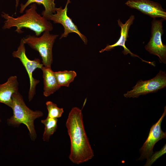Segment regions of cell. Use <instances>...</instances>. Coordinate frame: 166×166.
Wrapping results in <instances>:
<instances>
[{
    "mask_svg": "<svg viewBox=\"0 0 166 166\" xmlns=\"http://www.w3.org/2000/svg\"><path fill=\"white\" fill-rule=\"evenodd\" d=\"M70 141L69 158L73 163L80 164L91 160L94 153L84 127L83 116L79 108H73L66 122Z\"/></svg>",
    "mask_w": 166,
    "mask_h": 166,
    "instance_id": "obj_1",
    "label": "cell"
},
{
    "mask_svg": "<svg viewBox=\"0 0 166 166\" xmlns=\"http://www.w3.org/2000/svg\"><path fill=\"white\" fill-rule=\"evenodd\" d=\"M35 3L31 4L29 9L26 10L23 15L16 18L2 12V16L6 20L3 27V29H10L12 27L17 28L15 31L18 33L23 32L21 29L25 28L34 31L37 36L46 31H51L53 27L50 22L45 18L38 14Z\"/></svg>",
    "mask_w": 166,
    "mask_h": 166,
    "instance_id": "obj_2",
    "label": "cell"
},
{
    "mask_svg": "<svg viewBox=\"0 0 166 166\" xmlns=\"http://www.w3.org/2000/svg\"><path fill=\"white\" fill-rule=\"evenodd\" d=\"M12 99L13 104L11 108L13 115L7 119L8 124L14 127H18L22 124H25L29 131L31 140H35L37 135L34 121L36 119L43 116V113L40 110L33 111L28 107L18 91L13 95Z\"/></svg>",
    "mask_w": 166,
    "mask_h": 166,
    "instance_id": "obj_3",
    "label": "cell"
},
{
    "mask_svg": "<svg viewBox=\"0 0 166 166\" xmlns=\"http://www.w3.org/2000/svg\"><path fill=\"white\" fill-rule=\"evenodd\" d=\"M58 36L51 34L49 31H46L40 37L29 35L23 39L25 44L39 53L44 66L51 67L53 61L52 48Z\"/></svg>",
    "mask_w": 166,
    "mask_h": 166,
    "instance_id": "obj_4",
    "label": "cell"
},
{
    "mask_svg": "<svg viewBox=\"0 0 166 166\" xmlns=\"http://www.w3.org/2000/svg\"><path fill=\"white\" fill-rule=\"evenodd\" d=\"M25 44L23 38L21 39L17 50L14 51L12 54L14 57L19 59L28 74L30 83L28 99L30 101L36 94V86L40 82L39 80L33 77V72L37 69H41L43 65L41 63L40 60L38 58H35L34 60H30L27 57L26 54Z\"/></svg>",
    "mask_w": 166,
    "mask_h": 166,
    "instance_id": "obj_5",
    "label": "cell"
},
{
    "mask_svg": "<svg viewBox=\"0 0 166 166\" xmlns=\"http://www.w3.org/2000/svg\"><path fill=\"white\" fill-rule=\"evenodd\" d=\"M166 86V74L160 70L154 78L149 80L138 81L132 89L124 94L126 98H137L140 95L156 92Z\"/></svg>",
    "mask_w": 166,
    "mask_h": 166,
    "instance_id": "obj_6",
    "label": "cell"
},
{
    "mask_svg": "<svg viewBox=\"0 0 166 166\" xmlns=\"http://www.w3.org/2000/svg\"><path fill=\"white\" fill-rule=\"evenodd\" d=\"M163 21V19L157 20L155 18L152 21L151 37L145 48L150 53L158 56L160 62L166 64V45L162 40L164 33Z\"/></svg>",
    "mask_w": 166,
    "mask_h": 166,
    "instance_id": "obj_7",
    "label": "cell"
},
{
    "mask_svg": "<svg viewBox=\"0 0 166 166\" xmlns=\"http://www.w3.org/2000/svg\"><path fill=\"white\" fill-rule=\"evenodd\" d=\"M70 2V0H67L64 9H63L61 7L56 8V13L49 15L46 19L53 21L55 23L61 24L64 27V31L60 39L67 37L70 33H75L79 36L84 44H86L88 41L86 37L80 32L77 26L67 15V6Z\"/></svg>",
    "mask_w": 166,
    "mask_h": 166,
    "instance_id": "obj_8",
    "label": "cell"
},
{
    "mask_svg": "<svg viewBox=\"0 0 166 166\" xmlns=\"http://www.w3.org/2000/svg\"><path fill=\"white\" fill-rule=\"evenodd\" d=\"M166 115V107L158 121L151 128L148 137L141 148L140 149L141 156L138 160H141L147 159L153 153V148L159 140L166 139V132L161 129V125L164 117Z\"/></svg>",
    "mask_w": 166,
    "mask_h": 166,
    "instance_id": "obj_9",
    "label": "cell"
},
{
    "mask_svg": "<svg viewBox=\"0 0 166 166\" xmlns=\"http://www.w3.org/2000/svg\"><path fill=\"white\" fill-rule=\"evenodd\" d=\"M125 4L132 9L138 10L153 18H161L166 19V12L161 5L150 0H128Z\"/></svg>",
    "mask_w": 166,
    "mask_h": 166,
    "instance_id": "obj_10",
    "label": "cell"
},
{
    "mask_svg": "<svg viewBox=\"0 0 166 166\" xmlns=\"http://www.w3.org/2000/svg\"><path fill=\"white\" fill-rule=\"evenodd\" d=\"M134 19V16L131 15L125 22L124 24H123L120 19H119L117 20L118 24L121 28L120 36L119 38L114 44L111 45H107L105 48L102 49L101 50H100L99 52L101 53L105 51H110L116 47L121 46L124 48V50L122 52L124 55H126L129 53L132 56L138 57L140 59L143 61L146 62L153 65H154L153 62L143 60L137 55L132 53L125 46V42L127 40V38L128 37V32L129 30L130 26L133 24Z\"/></svg>",
    "mask_w": 166,
    "mask_h": 166,
    "instance_id": "obj_11",
    "label": "cell"
},
{
    "mask_svg": "<svg viewBox=\"0 0 166 166\" xmlns=\"http://www.w3.org/2000/svg\"><path fill=\"white\" fill-rule=\"evenodd\" d=\"M18 85L16 76L10 77L6 82L0 84V102L11 108L13 104L12 96L18 91Z\"/></svg>",
    "mask_w": 166,
    "mask_h": 166,
    "instance_id": "obj_12",
    "label": "cell"
},
{
    "mask_svg": "<svg viewBox=\"0 0 166 166\" xmlns=\"http://www.w3.org/2000/svg\"><path fill=\"white\" fill-rule=\"evenodd\" d=\"M41 69L43 73V95L48 97L58 90L61 87L58 84L54 72L51 67L43 66Z\"/></svg>",
    "mask_w": 166,
    "mask_h": 166,
    "instance_id": "obj_13",
    "label": "cell"
},
{
    "mask_svg": "<svg viewBox=\"0 0 166 166\" xmlns=\"http://www.w3.org/2000/svg\"><path fill=\"white\" fill-rule=\"evenodd\" d=\"M33 3L43 5L45 10L42 12V15L45 18L49 15L56 13L54 0H28L24 4H21L20 13H22L28 5Z\"/></svg>",
    "mask_w": 166,
    "mask_h": 166,
    "instance_id": "obj_14",
    "label": "cell"
},
{
    "mask_svg": "<svg viewBox=\"0 0 166 166\" xmlns=\"http://www.w3.org/2000/svg\"><path fill=\"white\" fill-rule=\"evenodd\" d=\"M54 73L58 84L61 87H68L77 76L76 72L72 70L58 71L54 72Z\"/></svg>",
    "mask_w": 166,
    "mask_h": 166,
    "instance_id": "obj_15",
    "label": "cell"
},
{
    "mask_svg": "<svg viewBox=\"0 0 166 166\" xmlns=\"http://www.w3.org/2000/svg\"><path fill=\"white\" fill-rule=\"evenodd\" d=\"M57 122V118L47 117L45 119L41 120V122L45 126L42 138L44 141L48 142L50 136L56 131Z\"/></svg>",
    "mask_w": 166,
    "mask_h": 166,
    "instance_id": "obj_16",
    "label": "cell"
},
{
    "mask_svg": "<svg viewBox=\"0 0 166 166\" xmlns=\"http://www.w3.org/2000/svg\"><path fill=\"white\" fill-rule=\"evenodd\" d=\"M46 105L48 111L47 117L53 118L61 117L64 112L63 108H60L57 105L51 101H47Z\"/></svg>",
    "mask_w": 166,
    "mask_h": 166,
    "instance_id": "obj_17",
    "label": "cell"
},
{
    "mask_svg": "<svg viewBox=\"0 0 166 166\" xmlns=\"http://www.w3.org/2000/svg\"><path fill=\"white\" fill-rule=\"evenodd\" d=\"M166 144L159 151L153 153L147 159V160L144 166H151L158 159L166 153Z\"/></svg>",
    "mask_w": 166,
    "mask_h": 166,
    "instance_id": "obj_18",
    "label": "cell"
},
{
    "mask_svg": "<svg viewBox=\"0 0 166 166\" xmlns=\"http://www.w3.org/2000/svg\"><path fill=\"white\" fill-rule=\"evenodd\" d=\"M16 1V9L17 7L18 6V4H19V0H15Z\"/></svg>",
    "mask_w": 166,
    "mask_h": 166,
    "instance_id": "obj_19",
    "label": "cell"
},
{
    "mask_svg": "<svg viewBox=\"0 0 166 166\" xmlns=\"http://www.w3.org/2000/svg\"><path fill=\"white\" fill-rule=\"evenodd\" d=\"M1 119L0 118V123L1 122Z\"/></svg>",
    "mask_w": 166,
    "mask_h": 166,
    "instance_id": "obj_20",
    "label": "cell"
}]
</instances>
